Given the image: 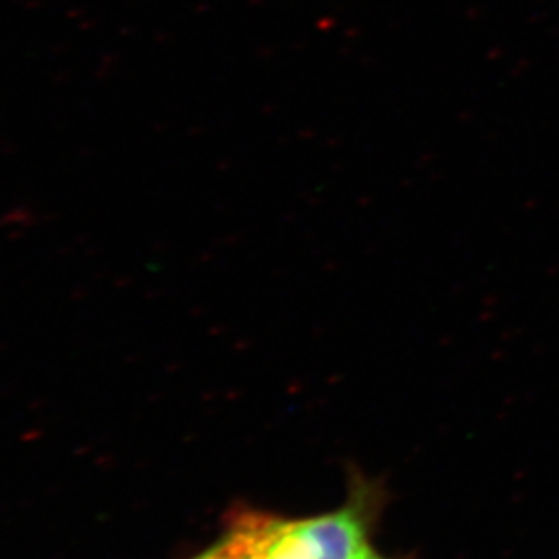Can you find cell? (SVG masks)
<instances>
[{"label":"cell","instance_id":"cell-1","mask_svg":"<svg viewBox=\"0 0 559 559\" xmlns=\"http://www.w3.org/2000/svg\"><path fill=\"white\" fill-rule=\"evenodd\" d=\"M369 496L356 492L336 511L285 520L280 518L265 559H366L369 545Z\"/></svg>","mask_w":559,"mask_h":559},{"label":"cell","instance_id":"cell-2","mask_svg":"<svg viewBox=\"0 0 559 559\" xmlns=\"http://www.w3.org/2000/svg\"><path fill=\"white\" fill-rule=\"evenodd\" d=\"M278 522L267 512H237L221 538L191 559H265Z\"/></svg>","mask_w":559,"mask_h":559},{"label":"cell","instance_id":"cell-3","mask_svg":"<svg viewBox=\"0 0 559 559\" xmlns=\"http://www.w3.org/2000/svg\"><path fill=\"white\" fill-rule=\"evenodd\" d=\"M366 559H383V558H382V556L377 555V552H374V550H371V552H369V555L366 556Z\"/></svg>","mask_w":559,"mask_h":559}]
</instances>
